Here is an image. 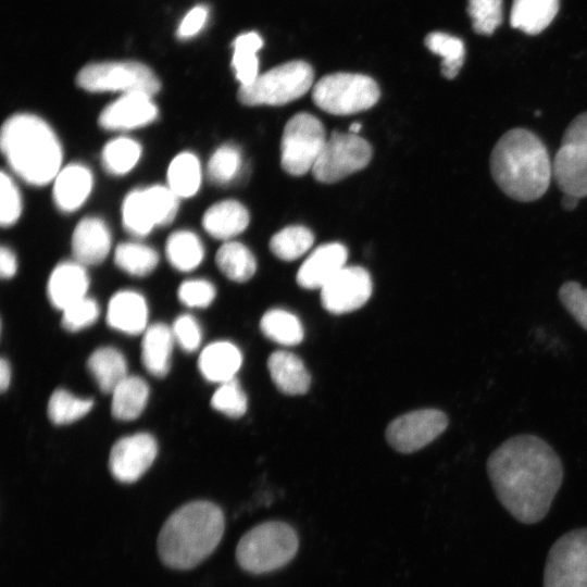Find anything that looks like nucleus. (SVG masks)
Wrapping results in <instances>:
<instances>
[{
    "label": "nucleus",
    "instance_id": "393cba45",
    "mask_svg": "<svg viewBox=\"0 0 587 587\" xmlns=\"http://www.w3.org/2000/svg\"><path fill=\"white\" fill-rule=\"evenodd\" d=\"M174 336L164 323L149 325L141 340V361L145 369L155 377H164L170 372Z\"/></svg>",
    "mask_w": 587,
    "mask_h": 587
},
{
    "label": "nucleus",
    "instance_id": "4be33fe9",
    "mask_svg": "<svg viewBox=\"0 0 587 587\" xmlns=\"http://www.w3.org/2000/svg\"><path fill=\"white\" fill-rule=\"evenodd\" d=\"M53 180V200L63 212H73L82 207L92 188L91 172L78 163L61 168Z\"/></svg>",
    "mask_w": 587,
    "mask_h": 587
},
{
    "label": "nucleus",
    "instance_id": "3c124183",
    "mask_svg": "<svg viewBox=\"0 0 587 587\" xmlns=\"http://www.w3.org/2000/svg\"><path fill=\"white\" fill-rule=\"evenodd\" d=\"M11 383V366L5 359L0 360V389L5 391Z\"/></svg>",
    "mask_w": 587,
    "mask_h": 587
},
{
    "label": "nucleus",
    "instance_id": "9d476101",
    "mask_svg": "<svg viewBox=\"0 0 587 587\" xmlns=\"http://www.w3.org/2000/svg\"><path fill=\"white\" fill-rule=\"evenodd\" d=\"M177 211L178 197L168 186L154 185L134 189L123 201V225L129 234L142 237L155 226L170 224Z\"/></svg>",
    "mask_w": 587,
    "mask_h": 587
},
{
    "label": "nucleus",
    "instance_id": "f03ea898",
    "mask_svg": "<svg viewBox=\"0 0 587 587\" xmlns=\"http://www.w3.org/2000/svg\"><path fill=\"white\" fill-rule=\"evenodd\" d=\"M490 172L510 198L529 202L541 198L553 176L552 162L542 140L525 128H513L496 142Z\"/></svg>",
    "mask_w": 587,
    "mask_h": 587
},
{
    "label": "nucleus",
    "instance_id": "f257e3e1",
    "mask_svg": "<svg viewBox=\"0 0 587 587\" xmlns=\"http://www.w3.org/2000/svg\"><path fill=\"white\" fill-rule=\"evenodd\" d=\"M486 467L500 503L524 524L547 515L563 480L559 455L535 435L507 439L489 455Z\"/></svg>",
    "mask_w": 587,
    "mask_h": 587
},
{
    "label": "nucleus",
    "instance_id": "603ef678",
    "mask_svg": "<svg viewBox=\"0 0 587 587\" xmlns=\"http://www.w3.org/2000/svg\"><path fill=\"white\" fill-rule=\"evenodd\" d=\"M578 201H579V198L569 195V193H563L561 204L563 209L571 211L577 207Z\"/></svg>",
    "mask_w": 587,
    "mask_h": 587
},
{
    "label": "nucleus",
    "instance_id": "58836bf2",
    "mask_svg": "<svg viewBox=\"0 0 587 587\" xmlns=\"http://www.w3.org/2000/svg\"><path fill=\"white\" fill-rule=\"evenodd\" d=\"M312 232L300 225L288 226L276 233L270 241V249L275 257L292 261L303 255L313 245Z\"/></svg>",
    "mask_w": 587,
    "mask_h": 587
},
{
    "label": "nucleus",
    "instance_id": "c03bdc74",
    "mask_svg": "<svg viewBox=\"0 0 587 587\" xmlns=\"http://www.w3.org/2000/svg\"><path fill=\"white\" fill-rule=\"evenodd\" d=\"M177 296L179 301L188 308H207L213 302L216 290L211 282L196 278L183 282Z\"/></svg>",
    "mask_w": 587,
    "mask_h": 587
},
{
    "label": "nucleus",
    "instance_id": "412c9836",
    "mask_svg": "<svg viewBox=\"0 0 587 587\" xmlns=\"http://www.w3.org/2000/svg\"><path fill=\"white\" fill-rule=\"evenodd\" d=\"M148 305L146 299L134 290H121L114 294L107 309V322L110 327L127 335H137L147 329Z\"/></svg>",
    "mask_w": 587,
    "mask_h": 587
},
{
    "label": "nucleus",
    "instance_id": "a211bd4d",
    "mask_svg": "<svg viewBox=\"0 0 587 587\" xmlns=\"http://www.w3.org/2000/svg\"><path fill=\"white\" fill-rule=\"evenodd\" d=\"M348 251L339 242L319 246L302 263L297 283L305 289L322 288L346 266Z\"/></svg>",
    "mask_w": 587,
    "mask_h": 587
},
{
    "label": "nucleus",
    "instance_id": "6e6552de",
    "mask_svg": "<svg viewBox=\"0 0 587 587\" xmlns=\"http://www.w3.org/2000/svg\"><path fill=\"white\" fill-rule=\"evenodd\" d=\"M77 85L91 92H145L154 96L161 82L154 72L137 61H107L84 66L76 78Z\"/></svg>",
    "mask_w": 587,
    "mask_h": 587
},
{
    "label": "nucleus",
    "instance_id": "7c9ffc66",
    "mask_svg": "<svg viewBox=\"0 0 587 587\" xmlns=\"http://www.w3.org/2000/svg\"><path fill=\"white\" fill-rule=\"evenodd\" d=\"M262 46L263 39L255 32L241 34L234 40L232 67L240 86L251 84L259 76L258 51Z\"/></svg>",
    "mask_w": 587,
    "mask_h": 587
},
{
    "label": "nucleus",
    "instance_id": "bb28decb",
    "mask_svg": "<svg viewBox=\"0 0 587 587\" xmlns=\"http://www.w3.org/2000/svg\"><path fill=\"white\" fill-rule=\"evenodd\" d=\"M87 367L99 389L112 394L128 375L124 354L114 347H100L87 360Z\"/></svg>",
    "mask_w": 587,
    "mask_h": 587
},
{
    "label": "nucleus",
    "instance_id": "c85d7f7f",
    "mask_svg": "<svg viewBox=\"0 0 587 587\" xmlns=\"http://www.w3.org/2000/svg\"><path fill=\"white\" fill-rule=\"evenodd\" d=\"M559 10V0H513L510 24L528 35L547 28Z\"/></svg>",
    "mask_w": 587,
    "mask_h": 587
},
{
    "label": "nucleus",
    "instance_id": "09e8293b",
    "mask_svg": "<svg viewBox=\"0 0 587 587\" xmlns=\"http://www.w3.org/2000/svg\"><path fill=\"white\" fill-rule=\"evenodd\" d=\"M209 11L204 5L192 8L180 21L176 35L179 39L195 37L204 26Z\"/></svg>",
    "mask_w": 587,
    "mask_h": 587
},
{
    "label": "nucleus",
    "instance_id": "c9c22d12",
    "mask_svg": "<svg viewBox=\"0 0 587 587\" xmlns=\"http://www.w3.org/2000/svg\"><path fill=\"white\" fill-rule=\"evenodd\" d=\"M114 261L127 274L145 276L157 267L159 255L149 246L139 242H123L115 249Z\"/></svg>",
    "mask_w": 587,
    "mask_h": 587
},
{
    "label": "nucleus",
    "instance_id": "ddd939ff",
    "mask_svg": "<svg viewBox=\"0 0 587 587\" xmlns=\"http://www.w3.org/2000/svg\"><path fill=\"white\" fill-rule=\"evenodd\" d=\"M372 159L370 143L352 133L335 132L326 143L312 168L321 183H336L364 168Z\"/></svg>",
    "mask_w": 587,
    "mask_h": 587
},
{
    "label": "nucleus",
    "instance_id": "2f4dec72",
    "mask_svg": "<svg viewBox=\"0 0 587 587\" xmlns=\"http://www.w3.org/2000/svg\"><path fill=\"white\" fill-rule=\"evenodd\" d=\"M167 186L178 198L192 197L201 185V165L190 152L177 154L167 168Z\"/></svg>",
    "mask_w": 587,
    "mask_h": 587
},
{
    "label": "nucleus",
    "instance_id": "f704fd0d",
    "mask_svg": "<svg viewBox=\"0 0 587 587\" xmlns=\"http://www.w3.org/2000/svg\"><path fill=\"white\" fill-rule=\"evenodd\" d=\"M425 45L429 51L441 58V74L448 79H453L464 62L463 41L446 33L433 32L426 36Z\"/></svg>",
    "mask_w": 587,
    "mask_h": 587
},
{
    "label": "nucleus",
    "instance_id": "9b49d317",
    "mask_svg": "<svg viewBox=\"0 0 587 587\" xmlns=\"http://www.w3.org/2000/svg\"><path fill=\"white\" fill-rule=\"evenodd\" d=\"M552 167L563 193L587 197V112L577 115L565 129Z\"/></svg>",
    "mask_w": 587,
    "mask_h": 587
},
{
    "label": "nucleus",
    "instance_id": "20e7f679",
    "mask_svg": "<svg viewBox=\"0 0 587 587\" xmlns=\"http://www.w3.org/2000/svg\"><path fill=\"white\" fill-rule=\"evenodd\" d=\"M0 141L8 164L30 185L49 184L61 170V143L53 129L37 115L10 116L1 127Z\"/></svg>",
    "mask_w": 587,
    "mask_h": 587
},
{
    "label": "nucleus",
    "instance_id": "de8ad7c7",
    "mask_svg": "<svg viewBox=\"0 0 587 587\" xmlns=\"http://www.w3.org/2000/svg\"><path fill=\"white\" fill-rule=\"evenodd\" d=\"M175 342L185 351H196L202 340V330L197 320L190 314L179 315L171 327Z\"/></svg>",
    "mask_w": 587,
    "mask_h": 587
},
{
    "label": "nucleus",
    "instance_id": "6ab92c4d",
    "mask_svg": "<svg viewBox=\"0 0 587 587\" xmlns=\"http://www.w3.org/2000/svg\"><path fill=\"white\" fill-rule=\"evenodd\" d=\"M111 249V233L99 217L87 216L79 221L72 236V251L82 265L100 264Z\"/></svg>",
    "mask_w": 587,
    "mask_h": 587
},
{
    "label": "nucleus",
    "instance_id": "cd10ccee",
    "mask_svg": "<svg viewBox=\"0 0 587 587\" xmlns=\"http://www.w3.org/2000/svg\"><path fill=\"white\" fill-rule=\"evenodd\" d=\"M149 386L139 376L127 375L112 391L111 413L120 421H133L145 410Z\"/></svg>",
    "mask_w": 587,
    "mask_h": 587
},
{
    "label": "nucleus",
    "instance_id": "a18cd8bd",
    "mask_svg": "<svg viewBox=\"0 0 587 587\" xmlns=\"http://www.w3.org/2000/svg\"><path fill=\"white\" fill-rule=\"evenodd\" d=\"M559 299L573 319L587 330V288L566 282L559 289Z\"/></svg>",
    "mask_w": 587,
    "mask_h": 587
},
{
    "label": "nucleus",
    "instance_id": "5701e85b",
    "mask_svg": "<svg viewBox=\"0 0 587 587\" xmlns=\"http://www.w3.org/2000/svg\"><path fill=\"white\" fill-rule=\"evenodd\" d=\"M242 363L236 345L218 340L208 345L200 353L198 366L201 375L212 383H225L235 378Z\"/></svg>",
    "mask_w": 587,
    "mask_h": 587
},
{
    "label": "nucleus",
    "instance_id": "4c0bfd02",
    "mask_svg": "<svg viewBox=\"0 0 587 587\" xmlns=\"http://www.w3.org/2000/svg\"><path fill=\"white\" fill-rule=\"evenodd\" d=\"M141 157L140 145L132 138L118 137L109 141L101 154L102 164L112 175L132 171Z\"/></svg>",
    "mask_w": 587,
    "mask_h": 587
},
{
    "label": "nucleus",
    "instance_id": "ea45409f",
    "mask_svg": "<svg viewBox=\"0 0 587 587\" xmlns=\"http://www.w3.org/2000/svg\"><path fill=\"white\" fill-rule=\"evenodd\" d=\"M242 165L240 150L234 145H223L211 155L208 163V176L216 185L232 182Z\"/></svg>",
    "mask_w": 587,
    "mask_h": 587
},
{
    "label": "nucleus",
    "instance_id": "e433bc0d",
    "mask_svg": "<svg viewBox=\"0 0 587 587\" xmlns=\"http://www.w3.org/2000/svg\"><path fill=\"white\" fill-rule=\"evenodd\" d=\"M93 400L79 398L66 389H57L48 401V416L53 424H71L90 412Z\"/></svg>",
    "mask_w": 587,
    "mask_h": 587
},
{
    "label": "nucleus",
    "instance_id": "0eeeda50",
    "mask_svg": "<svg viewBox=\"0 0 587 587\" xmlns=\"http://www.w3.org/2000/svg\"><path fill=\"white\" fill-rule=\"evenodd\" d=\"M376 82L355 73H333L313 86L312 98L323 111L334 115L354 114L372 108L379 99Z\"/></svg>",
    "mask_w": 587,
    "mask_h": 587
},
{
    "label": "nucleus",
    "instance_id": "39448f33",
    "mask_svg": "<svg viewBox=\"0 0 587 587\" xmlns=\"http://www.w3.org/2000/svg\"><path fill=\"white\" fill-rule=\"evenodd\" d=\"M298 550V537L288 524L266 522L247 532L236 548L239 565L253 574L277 570Z\"/></svg>",
    "mask_w": 587,
    "mask_h": 587
},
{
    "label": "nucleus",
    "instance_id": "c756f323",
    "mask_svg": "<svg viewBox=\"0 0 587 587\" xmlns=\"http://www.w3.org/2000/svg\"><path fill=\"white\" fill-rule=\"evenodd\" d=\"M215 262L226 277L237 283L249 280L257 270L254 255L238 241L223 243L216 252Z\"/></svg>",
    "mask_w": 587,
    "mask_h": 587
},
{
    "label": "nucleus",
    "instance_id": "a878e982",
    "mask_svg": "<svg viewBox=\"0 0 587 587\" xmlns=\"http://www.w3.org/2000/svg\"><path fill=\"white\" fill-rule=\"evenodd\" d=\"M249 220V212L243 204L236 200H223L204 212L202 225L213 238L228 241L247 228Z\"/></svg>",
    "mask_w": 587,
    "mask_h": 587
},
{
    "label": "nucleus",
    "instance_id": "7ed1b4c3",
    "mask_svg": "<svg viewBox=\"0 0 587 587\" xmlns=\"http://www.w3.org/2000/svg\"><path fill=\"white\" fill-rule=\"evenodd\" d=\"M225 520L210 501L188 502L174 511L158 537V551L164 564L188 570L210 555L222 539Z\"/></svg>",
    "mask_w": 587,
    "mask_h": 587
},
{
    "label": "nucleus",
    "instance_id": "dca6fc26",
    "mask_svg": "<svg viewBox=\"0 0 587 587\" xmlns=\"http://www.w3.org/2000/svg\"><path fill=\"white\" fill-rule=\"evenodd\" d=\"M158 454L155 438L149 433H136L120 438L109 455L112 476L121 483H135L152 465Z\"/></svg>",
    "mask_w": 587,
    "mask_h": 587
},
{
    "label": "nucleus",
    "instance_id": "aec40b11",
    "mask_svg": "<svg viewBox=\"0 0 587 587\" xmlns=\"http://www.w3.org/2000/svg\"><path fill=\"white\" fill-rule=\"evenodd\" d=\"M89 277L85 266L75 260L65 261L52 270L47 283V295L50 303L62 311L87 297Z\"/></svg>",
    "mask_w": 587,
    "mask_h": 587
},
{
    "label": "nucleus",
    "instance_id": "37998d69",
    "mask_svg": "<svg viewBox=\"0 0 587 587\" xmlns=\"http://www.w3.org/2000/svg\"><path fill=\"white\" fill-rule=\"evenodd\" d=\"M98 302L85 297L62 310V326L71 333L79 332L91 326L99 317Z\"/></svg>",
    "mask_w": 587,
    "mask_h": 587
},
{
    "label": "nucleus",
    "instance_id": "79ce46f5",
    "mask_svg": "<svg viewBox=\"0 0 587 587\" xmlns=\"http://www.w3.org/2000/svg\"><path fill=\"white\" fill-rule=\"evenodd\" d=\"M467 11L480 35H491L502 22V0H469Z\"/></svg>",
    "mask_w": 587,
    "mask_h": 587
},
{
    "label": "nucleus",
    "instance_id": "1a4fd4ad",
    "mask_svg": "<svg viewBox=\"0 0 587 587\" xmlns=\"http://www.w3.org/2000/svg\"><path fill=\"white\" fill-rule=\"evenodd\" d=\"M322 122L309 113L294 115L285 125L280 141V164L294 176L312 171L325 143Z\"/></svg>",
    "mask_w": 587,
    "mask_h": 587
},
{
    "label": "nucleus",
    "instance_id": "b1692460",
    "mask_svg": "<svg viewBox=\"0 0 587 587\" xmlns=\"http://www.w3.org/2000/svg\"><path fill=\"white\" fill-rule=\"evenodd\" d=\"M267 369L276 388L289 396L305 394L311 376L302 360L288 351H275L267 360Z\"/></svg>",
    "mask_w": 587,
    "mask_h": 587
},
{
    "label": "nucleus",
    "instance_id": "4468645a",
    "mask_svg": "<svg viewBox=\"0 0 587 587\" xmlns=\"http://www.w3.org/2000/svg\"><path fill=\"white\" fill-rule=\"evenodd\" d=\"M447 426L448 417L442 411L422 409L394 420L386 429V438L397 451L410 453L435 440Z\"/></svg>",
    "mask_w": 587,
    "mask_h": 587
},
{
    "label": "nucleus",
    "instance_id": "f3484780",
    "mask_svg": "<svg viewBox=\"0 0 587 587\" xmlns=\"http://www.w3.org/2000/svg\"><path fill=\"white\" fill-rule=\"evenodd\" d=\"M158 116V108L152 96L145 92L123 93L107 105L99 115V124L109 130H126L152 123Z\"/></svg>",
    "mask_w": 587,
    "mask_h": 587
},
{
    "label": "nucleus",
    "instance_id": "72a5a7b5",
    "mask_svg": "<svg viewBox=\"0 0 587 587\" xmlns=\"http://www.w3.org/2000/svg\"><path fill=\"white\" fill-rule=\"evenodd\" d=\"M260 328L266 338L284 346L298 345L304 336L300 320L282 309L268 310L261 319Z\"/></svg>",
    "mask_w": 587,
    "mask_h": 587
},
{
    "label": "nucleus",
    "instance_id": "2eb2a0df",
    "mask_svg": "<svg viewBox=\"0 0 587 587\" xmlns=\"http://www.w3.org/2000/svg\"><path fill=\"white\" fill-rule=\"evenodd\" d=\"M372 278L361 266H345L321 288V302L333 314L360 309L372 295Z\"/></svg>",
    "mask_w": 587,
    "mask_h": 587
},
{
    "label": "nucleus",
    "instance_id": "423d86ee",
    "mask_svg": "<svg viewBox=\"0 0 587 587\" xmlns=\"http://www.w3.org/2000/svg\"><path fill=\"white\" fill-rule=\"evenodd\" d=\"M314 72L304 61H290L266 71L249 85L240 86L237 98L245 105H283L302 97L313 85Z\"/></svg>",
    "mask_w": 587,
    "mask_h": 587
},
{
    "label": "nucleus",
    "instance_id": "f8f14e48",
    "mask_svg": "<svg viewBox=\"0 0 587 587\" xmlns=\"http://www.w3.org/2000/svg\"><path fill=\"white\" fill-rule=\"evenodd\" d=\"M544 587H587V527L567 532L552 545Z\"/></svg>",
    "mask_w": 587,
    "mask_h": 587
},
{
    "label": "nucleus",
    "instance_id": "a19ab883",
    "mask_svg": "<svg viewBox=\"0 0 587 587\" xmlns=\"http://www.w3.org/2000/svg\"><path fill=\"white\" fill-rule=\"evenodd\" d=\"M211 405L228 417L238 419L246 413L248 400L239 382L233 378L220 384L211 398Z\"/></svg>",
    "mask_w": 587,
    "mask_h": 587
},
{
    "label": "nucleus",
    "instance_id": "8fccbe9b",
    "mask_svg": "<svg viewBox=\"0 0 587 587\" xmlns=\"http://www.w3.org/2000/svg\"><path fill=\"white\" fill-rule=\"evenodd\" d=\"M17 270V261L14 252L8 247L0 249V274L3 278H11Z\"/></svg>",
    "mask_w": 587,
    "mask_h": 587
},
{
    "label": "nucleus",
    "instance_id": "49530a36",
    "mask_svg": "<svg viewBox=\"0 0 587 587\" xmlns=\"http://www.w3.org/2000/svg\"><path fill=\"white\" fill-rule=\"evenodd\" d=\"M0 186V223L3 227H8L18 220L22 212V200L15 183L3 171L1 172Z\"/></svg>",
    "mask_w": 587,
    "mask_h": 587
},
{
    "label": "nucleus",
    "instance_id": "864d4df0",
    "mask_svg": "<svg viewBox=\"0 0 587 587\" xmlns=\"http://www.w3.org/2000/svg\"><path fill=\"white\" fill-rule=\"evenodd\" d=\"M361 128H362V125H361L360 123H358V122H354V123H352V124L350 125V127H349V130H350V132H349V133H352V134H357V135H358L359 132L361 130Z\"/></svg>",
    "mask_w": 587,
    "mask_h": 587
},
{
    "label": "nucleus",
    "instance_id": "473e14b6",
    "mask_svg": "<svg viewBox=\"0 0 587 587\" xmlns=\"http://www.w3.org/2000/svg\"><path fill=\"white\" fill-rule=\"evenodd\" d=\"M165 252L171 265L180 272L196 268L204 257L198 236L189 230H177L166 241Z\"/></svg>",
    "mask_w": 587,
    "mask_h": 587
}]
</instances>
